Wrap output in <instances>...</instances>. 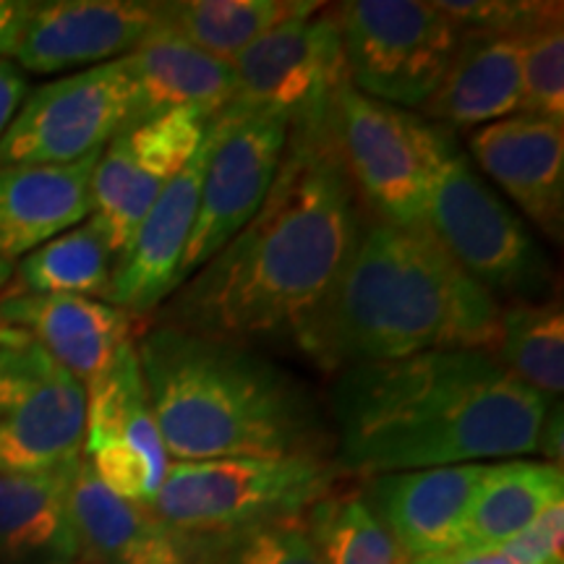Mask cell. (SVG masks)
I'll use <instances>...</instances> for the list:
<instances>
[{"instance_id":"1","label":"cell","mask_w":564,"mask_h":564,"mask_svg":"<svg viewBox=\"0 0 564 564\" xmlns=\"http://www.w3.org/2000/svg\"><path fill=\"white\" fill-rule=\"evenodd\" d=\"M358 228L333 126L291 131L262 207L173 293L162 324L238 345L299 340L333 293Z\"/></svg>"},{"instance_id":"2","label":"cell","mask_w":564,"mask_h":564,"mask_svg":"<svg viewBox=\"0 0 564 564\" xmlns=\"http://www.w3.org/2000/svg\"><path fill=\"white\" fill-rule=\"evenodd\" d=\"M333 405L343 465L377 476L533 453L552 408L486 350L350 366Z\"/></svg>"},{"instance_id":"3","label":"cell","mask_w":564,"mask_h":564,"mask_svg":"<svg viewBox=\"0 0 564 564\" xmlns=\"http://www.w3.org/2000/svg\"><path fill=\"white\" fill-rule=\"evenodd\" d=\"M499 312L426 223L403 228L377 217L358 228L333 293L295 343L329 371L421 352H491Z\"/></svg>"},{"instance_id":"4","label":"cell","mask_w":564,"mask_h":564,"mask_svg":"<svg viewBox=\"0 0 564 564\" xmlns=\"http://www.w3.org/2000/svg\"><path fill=\"white\" fill-rule=\"evenodd\" d=\"M137 356L175 463L322 455L314 400L246 345L158 324L139 340Z\"/></svg>"},{"instance_id":"5","label":"cell","mask_w":564,"mask_h":564,"mask_svg":"<svg viewBox=\"0 0 564 564\" xmlns=\"http://www.w3.org/2000/svg\"><path fill=\"white\" fill-rule=\"evenodd\" d=\"M335 478L322 455L171 463L150 510L178 539H199L303 514L333 491Z\"/></svg>"},{"instance_id":"6","label":"cell","mask_w":564,"mask_h":564,"mask_svg":"<svg viewBox=\"0 0 564 564\" xmlns=\"http://www.w3.org/2000/svg\"><path fill=\"white\" fill-rule=\"evenodd\" d=\"M333 133L352 192L392 225L426 223L429 188L447 129L394 105L371 100L345 82L335 97Z\"/></svg>"},{"instance_id":"7","label":"cell","mask_w":564,"mask_h":564,"mask_svg":"<svg viewBox=\"0 0 564 564\" xmlns=\"http://www.w3.org/2000/svg\"><path fill=\"white\" fill-rule=\"evenodd\" d=\"M426 225L449 257L489 293L546 291L549 264L528 225L486 186L455 139L436 162Z\"/></svg>"},{"instance_id":"8","label":"cell","mask_w":564,"mask_h":564,"mask_svg":"<svg viewBox=\"0 0 564 564\" xmlns=\"http://www.w3.org/2000/svg\"><path fill=\"white\" fill-rule=\"evenodd\" d=\"M352 89L394 108H421L440 87L460 30L434 3L350 0L335 6Z\"/></svg>"},{"instance_id":"9","label":"cell","mask_w":564,"mask_h":564,"mask_svg":"<svg viewBox=\"0 0 564 564\" xmlns=\"http://www.w3.org/2000/svg\"><path fill=\"white\" fill-rule=\"evenodd\" d=\"M322 3L282 21L232 61L236 97L228 108L270 110L291 131L333 126L335 97L345 82L343 34L335 11Z\"/></svg>"},{"instance_id":"10","label":"cell","mask_w":564,"mask_h":564,"mask_svg":"<svg viewBox=\"0 0 564 564\" xmlns=\"http://www.w3.org/2000/svg\"><path fill=\"white\" fill-rule=\"evenodd\" d=\"M87 387L24 335L0 329V474H47L84 447Z\"/></svg>"},{"instance_id":"11","label":"cell","mask_w":564,"mask_h":564,"mask_svg":"<svg viewBox=\"0 0 564 564\" xmlns=\"http://www.w3.org/2000/svg\"><path fill=\"white\" fill-rule=\"evenodd\" d=\"M137 126V89L123 58L32 91L0 137V165H70Z\"/></svg>"},{"instance_id":"12","label":"cell","mask_w":564,"mask_h":564,"mask_svg":"<svg viewBox=\"0 0 564 564\" xmlns=\"http://www.w3.org/2000/svg\"><path fill=\"white\" fill-rule=\"evenodd\" d=\"M212 152L199 209L178 267V288L262 207L285 154L291 123L270 110L225 108L212 118Z\"/></svg>"},{"instance_id":"13","label":"cell","mask_w":564,"mask_h":564,"mask_svg":"<svg viewBox=\"0 0 564 564\" xmlns=\"http://www.w3.org/2000/svg\"><path fill=\"white\" fill-rule=\"evenodd\" d=\"M209 123L194 110H173L108 141L91 173V223L102 230L112 259L121 257L152 204L192 162Z\"/></svg>"},{"instance_id":"14","label":"cell","mask_w":564,"mask_h":564,"mask_svg":"<svg viewBox=\"0 0 564 564\" xmlns=\"http://www.w3.org/2000/svg\"><path fill=\"white\" fill-rule=\"evenodd\" d=\"M82 457L105 489L131 505L152 507L165 484L171 457L152 415L133 343L87 384Z\"/></svg>"},{"instance_id":"15","label":"cell","mask_w":564,"mask_h":564,"mask_svg":"<svg viewBox=\"0 0 564 564\" xmlns=\"http://www.w3.org/2000/svg\"><path fill=\"white\" fill-rule=\"evenodd\" d=\"M158 26V3H133V0L32 3L9 58L32 74H58L79 66L95 68L129 55Z\"/></svg>"},{"instance_id":"16","label":"cell","mask_w":564,"mask_h":564,"mask_svg":"<svg viewBox=\"0 0 564 564\" xmlns=\"http://www.w3.org/2000/svg\"><path fill=\"white\" fill-rule=\"evenodd\" d=\"M215 131L212 123L202 147L183 171L160 194L133 232L110 278V306L133 314H150L167 295L178 291V267L192 236L204 171H207Z\"/></svg>"},{"instance_id":"17","label":"cell","mask_w":564,"mask_h":564,"mask_svg":"<svg viewBox=\"0 0 564 564\" xmlns=\"http://www.w3.org/2000/svg\"><path fill=\"white\" fill-rule=\"evenodd\" d=\"M133 316L84 295L9 293L0 299V329L24 335L87 387L131 345Z\"/></svg>"},{"instance_id":"18","label":"cell","mask_w":564,"mask_h":564,"mask_svg":"<svg viewBox=\"0 0 564 564\" xmlns=\"http://www.w3.org/2000/svg\"><path fill=\"white\" fill-rule=\"evenodd\" d=\"M481 171L552 241L564 230V126L512 116L470 137Z\"/></svg>"},{"instance_id":"19","label":"cell","mask_w":564,"mask_h":564,"mask_svg":"<svg viewBox=\"0 0 564 564\" xmlns=\"http://www.w3.org/2000/svg\"><path fill=\"white\" fill-rule=\"evenodd\" d=\"M484 474L486 465L468 463L377 476L371 510L408 560L455 549L460 546L465 512Z\"/></svg>"},{"instance_id":"20","label":"cell","mask_w":564,"mask_h":564,"mask_svg":"<svg viewBox=\"0 0 564 564\" xmlns=\"http://www.w3.org/2000/svg\"><path fill=\"white\" fill-rule=\"evenodd\" d=\"M100 154L70 165H0V257H26L91 217V173Z\"/></svg>"},{"instance_id":"21","label":"cell","mask_w":564,"mask_h":564,"mask_svg":"<svg viewBox=\"0 0 564 564\" xmlns=\"http://www.w3.org/2000/svg\"><path fill=\"white\" fill-rule=\"evenodd\" d=\"M123 63L137 89V123L173 110H194L212 121L236 97L232 63L194 47L162 19Z\"/></svg>"},{"instance_id":"22","label":"cell","mask_w":564,"mask_h":564,"mask_svg":"<svg viewBox=\"0 0 564 564\" xmlns=\"http://www.w3.org/2000/svg\"><path fill=\"white\" fill-rule=\"evenodd\" d=\"M70 525L74 564H188L178 535L150 507L105 489L84 457L70 484Z\"/></svg>"},{"instance_id":"23","label":"cell","mask_w":564,"mask_h":564,"mask_svg":"<svg viewBox=\"0 0 564 564\" xmlns=\"http://www.w3.org/2000/svg\"><path fill=\"white\" fill-rule=\"evenodd\" d=\"M523 37L460 32L440 87L421 105L429 118L474 129L520 112Z\"/></svg>"},{"instance_id":"24","label":"cell","mask_w":564,"mask_h":564,"mask_svg":"<svg viewBox=\"0 0 564 564\" xmlns=\"http://www.w3.org/2000/svg\"><path fill=\"white\" fill-rule=\"evenodd\" d=\"M79 460L47 474H0V560L11 564L76 562L70 484Z\"/></svg>"},{"instance_id":"25","label":"cell","mask_w":564,"mask_h":564,"mask_svg":"<svg viewBox=\"0 0 564 564\" xmlns=\"http://www.w3.org/2000/svg\"><path fill=\"white\" fill-rule=\"evenodd\" d=\"M556 502H564L560 465L533 460L486 465L465 512L460 546H502Z\"/></svg>"},{"instance_id":"26","label":"cell","mask_w":564,"mask_h":564,"mask_svg":"<svg viewBox=\"0 0 564 564\" xmlns=\"http://www.w3.org/2000/svg\"><path fill=\"white\" fill-rule=\"evenodd\" d=\"M314 3L301 0H181L158 3L162 24L199 51L232 63L282 21Z\"/></svg>"},{"instance_id":"27","label":"cell","mask_w":564,"mask_h":564,"mask_svg":"<svg viewBox=\"0 0 564 564\" xmlns=\"http://www.w3.org/2000/svg\"><path fill=\"white\" fill-rule=\"evenodd\" d=\"M110 278V246L89 217L21 257L19 293H63L108 301Z\"/></svg>"},{"instance_id":"28","label":"cell","mask_w":564,"mask_h":564,"mask_svg":"<svg viewBox=\"0 0 564 564\" xmlns=\"http://www.w3.org/2000/svg\"><path fill=\"white\" fill-rule=\"evenodd\" d=\"M497 361L544 398L564 390V314L560 301H520L499 312Z\"/></svg>"},{"instance_id":"29","label":"cell","mask_w":564,"mask_h":564,"mask_svg":"<svg viewBox=\"0 0 564 564\" xmlns=\"http://www.w3.org/2000/svg\"><path fill=\"white\" fill-rule=\"evenodd\" d=\"M324 564H408L379 514L358 494L329 491L306 510Z\"/></svg>"},{"instance_id":"30","label":"cell","mask_w":564,"mask_h":564,"mask_svg":"<svg viewBox=\"0 0 564 564\" xmlns=\"http://www.w3.org/2000/svg\"><path fill=\"white\" fill-rule=\"evenodd\" d=\"M178 541L188 564H324L306 512Z\"/></svg>"},{"instance_id":"31","label":"cell","mask_w":564,"mask_h":564,"mask_svg":"<svg viewBox=\"0 0 564 564\" xmlns=\"http://www.w3.org/2000/svg\"><path fill=\"white\" fill-rule=\"evenodd\" d=\"M520 112L564 126V26L562 11L523 37Z\"/></svg>"},{"instance_id":"32","label":"cell","mask_w":564,"mask_h":564,"mask_svg":"<svg viewBox=\"0 0 564 564\" xmlns=\"http://www.w3.org/2000/svg\"><path fill=\"white\" fill-rule=\"evenodd\" d=\"M460 32H489L525 37L541 21L562 11V3H518V0H444L434 3Z\"/></svg>"},{"instance_id":"33","label":"cell","mask_w":564,"mask_h":564,"mask_svg":"<svg viewBox=\"0 0 564 564\" xmlns=\"http://www.w3.org/2000/svg\"><path fill=\"white\" fill-rule=\"evenodd\" d=\"M499 549L514 564H564V502L549 507Z\"/></svg>"},{"instance_id":"34","label":"cell","mask_w":564,"mask_h":564,"mask_svg":"<svg viewBox=\"0 0 564 564\" xmlns=\"http://www.w3.org/2000/svg\"><path fill=\"white\" fill-rule=\"evenodd\" d=\"M26 100V79L11 58H0V137L9 129L21 102Z\"/></svg>"},{"instance_id":"35","label":"cell","mask_w":564,"mask_h":564,"mask_svg":"<svg viewBox=\"0 0 564 564\" xmlns=\"http://www.w3.org/2000/svg\"><path fill=\"white\" fill-rule=\"evenodd\" d=\"M408 564H514L502 549L491 546H455L436 554H423L408 560Z\"/></svg>"},{"instance_id":"36","label":"cell","mask_w":564,"mask_h":564,"mask_svg":"<svg viewBox=\"0 0 564 564\" xmlns=\"http://www.w3.org/2000/svg\"><path fill=\"white\" fill-rule=\"evenodd\" d=\"M32 3H17V0H0V58H9L13 51V42L19 37L21 24Z\"/></svg>"},{"instance_id":"37","label":"cell","mask_w":564,"mask_h":564,"mask_svg":"<svg viewBox=\"0 0 564 564\" xmlns=\"http://www.w3.org/2000/svg\"><path fill=\"white\" fill-rule=\"evenodd\" d=\"M535 449H544L549 460L562 468V408L556 405V411L552 419H549V411L544 415V423H541V432H539V447Z\"/></svg>"},{"instance_id":"38","label":"cell","mask_w":564,"mask_h":564,"mask_svg":"<svg viewBox=\"0 0 564 564\" xmlns=\"http://www.w3.org/2000/svg\"><path fill=\"white\" fill-rule=\"evenodd\" d=\"M11 274H13V262H9V259L0 257V291H3V288L9 285Z\"/></svg>"}]
</instances>
